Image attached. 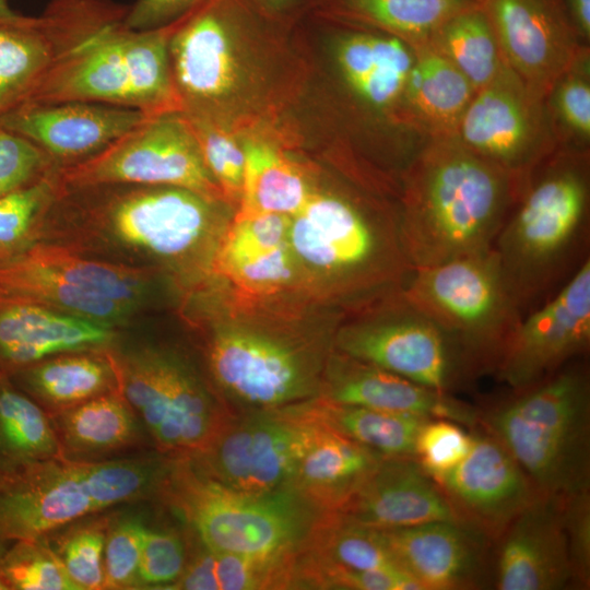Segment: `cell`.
<instances>
[{
	"mask_svg": "<svg viewBox=\"0 0 590 590\" xmlns=\"http://www.w3.org/2000/svg\"><path fill=\"white\" fill-rule=\"evenodd\" d=\"M298 23L252 0H205L174 22L168 56L180 113L239 137L281 134L280 118L309 74Z\"/></svg>",
	"mask_w": 590,
	"mask_h": 590,
	"instance_id": "1",
	"label": "cell"
},
{
	"mask_svg": "<svg viewBox=\"0 0 590 590\" xmlns=\"http://www.w3.org/2000/svg\"><path fill=\"white\" fill-rule=\"evenodd\" d=\"M523 185L453 135L432 138L399 184V232L413 269L485 252Z\"/></svg>",
	"mask_w": 590,
	"mask_h": 590,
	"instance_id": "2",
	"label": "cell"
},
{
	"mask_svg": "<svg viewBox=\"0 0 590 590\" xmlns=\"http://www.w3.org/2000/svg\"><path fill=\"white\" fill-rule=\"evenodd\" d=\"M526 316L590 259L589 152L558 149L529 177L492 248Z\"/></svg>",
	"mask_w": 590,
	"mask_h": 590,
	"instance_id": "3",
	"label": "cell"
},
{
	"mask_svg": "<svg viewBox=\"0 0 590 590\" xmlns=\"http://www.w3.org/2000/svg\"><path fill=\"white\" fill-rule=\"evenodd\" d=\"M479 413V424L514 457L541 495L589 489L590 379L568 363L541 381L512 390Z\"/></svg>",
	"mask_w": 590,
	"mask_h": 590,
	"instance_id": "4",
	"label": "cell"
},
{
	"mask_svg": "<svg viewBox=\"0 0 590 590\" xmlns=\"http://www.w3.org/2000/svg\"><path fill=\"white\" fill-rule=\"evenodd\" d=\"M322 22L333 31L331 59L347 125L376 172L399 181L429 141L408 103L413 48L390 35Z\"/></svg>",
	"mask_w": 590,
	"mask_h": 590,
	"instance_id": "5",
	"label": "cell"
},
{
	"mask_svg": "<svg viewBox=\"0 0 590 590\" xmlns=\"http://www.w3.org/2000/svg\"><path fill=\"white\" fill-rule=\"evenodd\" d=\"M167 465L150 458L103 461L68 457L0 469V552L86 515L160 488Z\"/></svg>",
	"mask_w": 590,
	"mask_h": 590,
	"instance_id": "6",
	"label": "cell"
},
{
	"mask_svg": "<svg viewBox=\"0 0 590 590\" xmlns=\"http://www.w3.org/2000/svg\"><path fill=\"white\" fill-rule=\"evenodd\" d=\"M160 487L205 548L215 553L268 556L296 551L322 515L288 486L264 493L235 489L190 457L167 465Z\"/></svg>",
	"mask_w": 590,
	"mask_h": 590,
	"instance_id": "7",
	"label": "cell"
},
{
	"mask_svg": "<svg viewBox=\"0 0 590 590\" xmlns=\"http://www.w3.org/2000/svg\"><path fill=\"white\" fill-rule=\"evenodd\" d=\"M52 209L126 247L180 260L225 229L231 208L185 188L113 184L62 188Z\"/></svg>",
	"mask_w": 590,
	"mask_h": 590,
	"instance_id": "8",
	"label": "cell"
},
{
	"mask_svg": "<svg viewBox=\"0 0 590 590\" xmlns=\"http://www.w3.org/2000/svg\"><path fill=\"white\" fill-rule=\"evenodd\" d=\"M402 294L451 335L475 378L495 374L522 319L491 249L414 269Z\"/></svg>",
	"mask_w": 590,
	"mask_h": 590,
	"instance_id": "9",
	"label": "cell"
},
{
	"mask_svg": "<svg viewBox=\"0 0 590 590\" xmlns=\"http://www.w3.org/2000/svg\"><path fill=\"white\" fill-rule=\"evenodd\" d=\"M62 188L129 184L172 186L226 203L181 113L146 117L96 155L59 167Z\"/></svg>",
	"mask_w": 590,
	"mask_h": 590,
	"instance_id": "10",
	"label": "cell"
},
{
	"mask_svg": "<svg viewBox=\"0 0 590 590\" xmlns=\"http://www.w3.org/2000/svg\"><path fill=\"white\" fill-rule=\"evenodd\" d=\"M380 304L339 332L340 353L441 393L450 394L475 378L451 335L402 290Z\"/></svg>",
	"mask_w": 590,
	"mask_h": 590,
	"instance_id": "11",
	"label": "cell"
},
{
	"mask_svg": "<svg viewBox=\"0 0 590 590\" xmlns=\"http://www.w3.org/2000/svg\"><path fill=\"white\" fill-rule=\"evenodd\" d=\"M114 358L119 391L162 450L197 455L229 420L176 356L143 350Z\"/></svg>",
	"mask_w": 590,
	"mask_h": 590,
	"instance_id": "12",
	"label": "cell"
},
{
	"mask_svg": "<svg viewBox=\"0 0 590 590\" xmlns=\"http://www.w3.org/2000/svg\"><path fill=\"white\" fill-rule=\"evenodd\" d=\"M322 423L307 401L256 410L229 418L194 462L219 482L243 492L264 493L291 483Z\"/></svg>",
	"mask_w": 590,
	"mask_h": 590,
	"instance_id": "13",
	"label": "cell"
},
{
	"mask_svg": "<svg viewBox=\"0 0 590 590\" xmlns=\"http://www.w3.org/2000/svg\"><path fill=\"white\" fill-rule=\"evenodd\" d=\"M455 135L523 186L558 150L546 98L531 92L507 66L475 92Z\"/></svg>",
	"mask_w": 590,
	"mask_h": 590,
	"instance_id": "14",
	"label": "cell"
},
{
	"mask_svg": "<svg viewBox=\"0 0 590 590\" xmlns=\"http://www.w3.org/2000/svg\"><path fill=\"white\" fill-rule=\"evenodd\" d=\"M208 361L219 386L256 410L306 402L320 390L312 356L246 328H219L209 343Z\"/></svg>",
	"mask_w": 590,
	"mask_h": 590,
	"instance_id": "15",
	"label": "cell"
},
{
	"mask_svg": "<svg viewBox=\"0 0 590 590\" xmlns=\"http://www.w3.org/2000/svg\"><path fill=\"white\" fill-rule=\"evenodd\" d=\"M127 10L111 0H95L81 33L25 103L79 101L132 108Z\"/></svg>",
	"mask_w": 590,
	"mask_h": 590,
	"instance_id": "16",
	"label": "cell"
},
{
	"mask_svg": "<svg viewBox=\"0 0 590 590\" xmlns=\"http://www.w3.org/2000/svg\"><path fill=\"white\" fill-rule=\"evenodd\" d=\"M590 347V259L522 317L495 374L511 390L551 376Z\"/></svg>",
	"mask_w": 590,
	"mask_h": 590,
	"instance_id": "17",
	"label": "cell"
},
{
	"mask_svg": "<svg viewBox=\"0 0 590 590\" xmlns=\"http://www.w3.org/2000/svg\"><path fill=\"white\" fill-rule=\"evenodd\" d=\"M459 520L497 540L541 494L522 468L493 436L473 434L465 458L436 481Z\"/></svg>",
	"mask_w": 590,
	"mask_h": 590,
	"instance_id": "18",
	"label": "cell"
},
{
	"mask_svg": "<svg viewBox=\"0 0 590 590\" xmlns=\"http://www.w3.org/2000/svg\"><path fill=\"white\" fill-rule=\"evenodd\" d=\"M482 9L506 66L540 97L546 98L557 78L588 46L554 0H485Z\"/></svg>",
	"mask_w": 590,
	"mask_h": 590,
	"instance_id": "19",
	"label": "cell"
},
{
	"mask_svg": "<svg viewBox=\"0 0 590 590\" xmlns=\"http://www.w3.org/2000/svg\"><path fill=\"white\" fill-rule=\"evenodd\" d=\"M146 117L138 109L104 103L28 102L0 118V128L26 138L64 167L96 155Z\"/></svg>",
	"mask_w": 590,
	"mask_h": 590,
	"instance_id": "20",
	"label": "cell"
},
{
	"mask_svg": "<svg viewBox=\"0 0 590 590\" xmlns=\"http://www.w3.org/2000/svg\"><path fill=\"white\" fill-rule=\"evenodd\" d=\"M497 541V589L559 590L576 585L562 497H536Z\"/></svg>",
	"mask_w": 590,
	"mask_h": 590,
	"instance_id": "21",
	"label": "cell"
},
{
	"mask_svg": "<svg viewBox=\"0 0 590 590\" xmlns=\"http://www.w3.org/2000/svg\"><path fill=\"white\" fill-rule=\"evenodd\" d=\"M84 19L85 0H50L39 16L0 24V118L30 98Z\"/></svg>",
	"mask_w": 590,
	"mask_h": 590,
	"instance_id": "22",
	"label": "cell"
},
{
	"mask_svg": "<svg viewBox=\"0 0 590 590\" xmlns=\"http://www.w3.org/2000/svg\"><path fill=\"white\" fill-rule=\"evenodd\" d=\"M375 531L422 590L472 589L481 585L489 539L463 522L433 521Z\"/></svg>",
	"mask_w": 590,
	"mask_h": 590,
	"instance_id": "23",
	"label": "cell"
},
{
	"mask_svg": "<svg viewBox=\"0 0 590 590\" xmlns=\"http://www.w3.org/2000/svg\"><path fill=\"white\" fill-rule=\"evenodd\" d=\"M334 515L346 523L374 530L460 521L437 482L417 461L396 457H385Z\"/></svg>",
	"mask_w": 590,
	"mask_h": 590,
	"instance_id": "24",
	"label": "cell"
},
{
	"mask_svg": "<svg viewBox=\"0 0 590 590\" xmlns=\"http://www.w3.org/2000/svg\"><path fill=\"white\" fill-rule=\"evenodd\" d=\"M115 337L111 326L0 292V374L12 376L58 354L105 347Z\"/></svg>",
	"mask_w": 590,
	"mask_h": 590,
	"instance_id": "25",
	"label": "cell"
},
{
	"mask_svg": "<svg viewBox=\"0 0 590 590\" xmlns=\"http://www.w3.org/2000/svg\"><path fill=\"white\" fill-rule=\"evenodd\" d=\"M316 398L337 404L445 418L469 427L479 423V412L451 394L340 352L329 361Z\"/></svg>",
	"mask_w": 590,
	"mask_h": 590,
	"instance_id": "26",
	"label": "cell"
},
{
	"mask_svg": "<svg viewBox=\"0 0 590 590\" xmlns=\"http://www.w3.org/2000/svg\"><path fill=\"white\" fill-rule=\"evenodd\" d=\"M290 220L280 214L236 212L215 246L212 269L249 294L285 290L299 263L290 245Z\"/></svg>",
	"mask_w": 590,
	"mask_h": 590,
	"instance_id": "27",
	"label": "cell"
},
{
	"mask_svg": "<svg viewBox=\"0 0 590 590\" xmlns=\"http://www.w3.org/2000/svg\"><path fill=\"white\" fill-rule=\"evenodd\" d=\"M384 458L323 424L299 461L288 487L320 512L334 514L349 502Z\"/></svg>",
	"mask_w": 590,
	"mask_h": 590,
	"instance_id": "28",
	"label": "cell"
},
{
	"mask_svg": "<svg viewBox=\"0 0 590 590\" xmlns=\"http://www.w3.org/2000/svg\"><path fill=\"white\" fill-rule=\"evenodd\" d=\"M477 5V0H317L306 16L416 46L451 17Z\"/></svg>",
	"mask_w": 590,
	"mask_h": 590,
	"instance_id": "29",
	"label": "cell"
},
{
	"mask_svg": "<svg viewBox=\"0 0 590 590\" xmlns=\"http://www.w3.org/2000/svg\"><path fill=\"white\" fill-rule=\"evenodd\" d=\"M245 152L241 199L236 212L293 216L316 192L286 145L267 133L240 135Z\"/></svg>",
	"mask_w": 590,
	"mask_h": 590,
	"instance_id": "30",
	"label": "cell"
},
{
	"mask_svg": "<svg viewBox=\"0 0 590 590\" xmlns=\"http://www.w3.org/2000/svg\"><path fill=\"white\" fill-rule=\"evenodd\" d=\"M10 377L49 414L119 390L115 358L109 353L58 354Z\"/></svg>",
	"mask_w": 590,
	"mask_h": 590,
	"instance_id": "31",
	"label": "cell"
},
{
	"mask_svg": "<svg viewBox=\"0 0 590 590\" xmlns=\"http://www.w3.org/2000/svg\"><path fill=\"white\" fill-rule=\"evenodd\" d=\"M414 63L408 83L410 110L429 138L456 134L475 88L428 43L411 46Z\"/></svg>",
	"mask_w": 590,
	"mask_h": 590,
	"instance_id": "32",
	"label": "cell"
},
{
	"mask_svg": "<svg viewBox=\"0 0 590 590\" xmlns=\"http://www.w3.org/2000/svg\"><path fill=\"white\" fill-rule=\"evenodd\" d=\"M63 456L106 453L139 436L137 415L119 390L49 414Z\"/></svg>",
	"mask_w": 590,
	"mask_h": 590,
	"instance_id": "33",
	"label": "cell"
},
{
	"mask_svg": "<svg viewBox=\"0 0 590 590\" xmlns=\"http://www.w3.org/2000/svg\"><path fill=\"white\" fill-rule=\"evenodd\" d=\"M0 292L111 327L127 321L134 311L114 299L68 283L20 253L0 262Z\"/></svg>",
	"mask_w": 590,
	"mask_h": 590,
	"instance_id": "34",
	"label": "cell"
},
{
	"mask_svg": "<svg viewBox=\"0 0 590 590\" xmlns=\"http://www.w3.org/2000/svg\"><path fill=\"white\" fill-rule=\"evenodd\" d=\"M297 551L249 556L205 548L166 589L261 590L297 589Z\"/></svg>",
	"mask_w": 590,
	"mask_h": 590,
	"instance_id": "35",
	"label": "cell"
},
{
	"mask_svg": "<svg viewBox=\"0 0 590 590\" xmlns=\"http://www.w3.org/2000/svg\"><path fill=\"white\" fill-rule=\"evenodd\" d=\"M20 255L74 286L114 299L133 310L143 300L149 287V275L144 270L85 258L66 246L35 241Z\"/></svg>",
	"mask_w": 590,
	"mask_h": 590,
	"instance_id": "36",
	"label": "cell"
},
{
	"mask_svg": "<svg viewBox=\"0 0 590 590\" xmlns=\"http://www.w3.org/2000/svg\"><path fill=\"white\" fill-rule=\"evenodd\" d=\"M307 403L318 421L389 458H414L417 434L429 420L408 413L337 404L319 398Z\"/></svg>",
	"mask_w": 590,
	"mask_h": 590,
	"instance_id": "37",
	"label": "cell"
},
{
	"mask_svg": "<svg viewBox=\"0 0 590 590\" xmlns=\"http://www.w3.org/2000/svg\"><path fill=\"white\" fill-rule=\"evenodd\" d=\"M64 457L48 413L0 374V469Z\"/></svg>",
	"mask_w": 590,
	"mask_h": 590,
	"instance_id": "38",
	"label": "cell"
},
{
	"mask_svg": "<svg viewBox=\"0 0 590 590\" xmlns=\"http://www.w3.org/2000/svg\"><path fill=\"white\" fill-rule=\"evenodd\" d=\"M426 43L445 56L475 91L494 81L506 67L481 3L451 17Z\"/></svg>",
	"mask_w": 590,
	"mask_h": 590,
	"instance_id": "39",
	"label": "cell"
},
{
	"mask_svg": "<svg viewBox=\"0 0 590 590\" xmlns=\"http://www.w3.org/2000/svg\"><path fill=\"white\" fill-rule=\"evenodd\" d=\"M558 149L589 152L590 48L583 47L546 96Z\"/></svg>",
	"mask_w": 590,
	"mask_h": 590,
	"instance_id": "40",
	"label": "cell"
},
{
	"mask_svg": "<svg viewBox=\"0 0 590 590\" xmlns=\"http://www.w3.org/2000/svg\"><path fill=\"white\" fill-rule=\"evenodd\" d=\"M58 169L32 185L0 197V262L35 243L61 191Z\"/></svg>",
	"mask_w": 590,
	"mask_h": 590,
	"instance_id": "41",
	"label": "cell"
},
{
	"mask_svg": "<svg viewBox=\"0 0 590 590\" xmlns=\"http://www.w3.org/2000/svg\"><path fill=\"white\" fill-rule=\"evenodd\" d=\"M0 579L8 590H79L44 538L20 540L3 548Z\"/></svg>",
	"mask_w": 590,
	"mask_h": 590,
	"instance_id": "42",
	"label": "cell"
},
{
	"mask_svg": "<svg viewBox=\"0 0 590 590\" xmlns=\"http://www.w3.org/2000/svg\"><path fill=\"white\" fill-rule=\"evenodd\" d=\"M187 120L194 132L205 165L220 186L227 205L237 210L245 169V152L240 137L206 122L190 118Z\"/></svg>",
	"mask_w": 590,
	"mask_h": 590,
	"instance_id": "43",
	"label": "cell"
},
{
	"mask_svg": "<svg viewBox=\"0 0 590 590\" xmlns=\"http://www.w3.org/2000/svg\"><path fill=\"white\" fill-rule=\"evenodd\" d=\"M472 444L473 434L463 425L445 418H429L417 434L414 458L437 481L465 458Z\"/></svg>",
	"mask_w": 590,
	"mask_h": 590,
	"instance_id": "44",
	"label": "cell"
},
{
	"mask_svg": "<svg viewBox=\"0 0 590 590\" xmlns=\"http://www.w3.org/2000/svg\"><path fill=\"white\" fill-rule=\"evenodd\" d=\"M106 535L102 523L80 527L72 530L56 551L79 590L104 589Z\"/></svg>",
	"mask_w": 590,
	"mask_h": 590,
	"instance_id": "45",
	"label": "cell"
},
{
	"mask_svg": "<svg viewBox=\"0 0 590 590\" xmlns=\"http://www.w3.org/2000/svg\"><path fill=\"white\" fill-rule=\"evenodd\" d=\"M59 168L40 148L0 128V197L20 190Z\"/></svg>",
	"mask_w": 590,
	"mask_h": 590,
	"instance_id": "46",
	"label": "cell"
},
{
	"mask_svg": "<svg viewBox=\"0 0 590 590\" xmlns=\"http://www.w3.org/2000/svg\"><path fill=\"white\" fill-rule=\"evenodd\" d=\"M146 527L135 518L126 519L106 535L104 548V589L138 586V569Z\"/></svg>",
	"mask_w": 590,
	"mask_h": 590,
	"instance_id": "47",
	"label": "cell"
},
{
	"mask_svg": "<svg viewBox=\"0 0 590 590\" xmlns=\"http://www.w3.org/2000/svg\"><path fill=\"white\" fill-rule=\"evenodd\" d=\"M185 566V547L180 538L169 531L146 527L138 569V586H169L178 579Z\"/></svg>",
	"mask_w": 590,
	"mask_h": 590,
	"instance_id": "48",
	"label": "cell"
},
{
	"mask_svg": "<svg viewBox=\"0 0 590 590\" xmlns=\"http://www.w3.org/2000/svg\"><path fill=\"white\" fill-rule=\"evenodd\" d=\"M563 498L564 521L576 585H590L589 489Z\"/></svg>",
	"mask_w": 590,
	"mask_h": 590,
	"instance_id": "49",
	"label": "cell"
},
{
	"mask_svg": "<svg viewBox=\"0 0 590 590\" xmlns=\"http://www.w3.org/2000/svg\"><path fill=\"white\" fill-rule=\"evenodd\" d=\"M205 0H137L128 5L125 24L134 31L167 26Z\"/></svg>",
	"mask_w": 590,
	"mask_h": 590,
	"instance_id": "50",
	"label": "cell"
},
{
	"mask_svg": "<svg viewBox=\"0 0 590 590\" xmlns=\"http://www.w3.org/2000/svg\"><path fill=\"white\" fill-rule=\"evenodd\" d=\"M271 16L297 23L304 19L317 0H252Z\"/></svg>",
	"mask_w": 590,
	"mask_h": 590,
	"instance_id": "51",
	"label": "cell"
},
{
	"mask_svg": "<svg viewBox=\"0 0 590 590\" xmlns=\"http://www.w3.org/2000/svg\"><path fill=\"white\" fill-rule=\"evenodd\" d=\"M571 26L579 40L589 46L590 42V0H568Z\"/></svg>",
	"mask_w": 590,
	"mask_h": 590,
	"instance_id": "52",
	"label": "cell"
},
{
	"mask_svg": "<svg viewBox=\"0 0 590 590\" xmlns=\"http://www.w3.org/2000/svg\"><path fill=\"white\" fill-rule=\"evenodd\" d=\"M22 16L10 8L8 0H0V24L15 22Z\"/></svg>",
	"mask_w": 590,
	"mask_h": 590,
	"instance_id": "53",
	"label": "cell"
},
{
	"mask_svg": "<svg viewBox=\"0 0 590 590\" xmlns=\"http://www.w3.org/2000/svg\"><path fill=\"white\" fill-rule=\"evenodd\" d=\"M0 590H8L7 586L0 579Z\"/></svg>",
	"mask_w": 590,
	"mask_h": 590,
	"instance_id": "54",
	"label": "cell"
}]
</instances>
